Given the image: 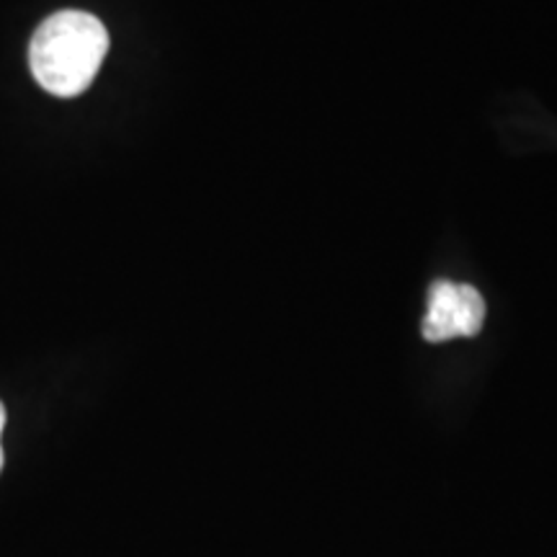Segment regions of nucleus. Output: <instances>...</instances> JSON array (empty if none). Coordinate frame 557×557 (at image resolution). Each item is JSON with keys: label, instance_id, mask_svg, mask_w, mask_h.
I'll return each mask as SVG.
<instances>
[{"label": "nucleus", "instance_id": "obj_2", "mask_svg": "<svg viewBox=\"0 0 557 557\" xmlns=\"http://www.w3.org/2000/svg\"><path fill=\"white\" fill-rule=\"evenodd\" d=\"M485 320V299L470 284L442 278L429 289V310L423 318V338L444 344L451 338L478 336Z\"/></svg>", "mask_w": 557, "mask_h": 557}, {"label": "nucleus", "instance_id": "obj_1", "mask_svg": "<svg viewBox=\"0 0 557 557\" xmlns=\"http://www.w3.org/2000/svg\"><path fill=\"white\" fill-rule=\"evenodd\" d=\"M109 52V32L94 13L58 11L39 24L29 45L34 81L60 99L86 94Z\"/></svg>", "mask_w": 557, "mask_h": 557}, {"label": "nucleus", "instance_id": "obj_3", "mask_svg": "<svg viewBox=\"0 0 557 557\" xmlns=\"http://www.w3.org/2000/svg\"><path fill=\"white\" fill-rule=\"evenodd\" d=\"M3 426H5V408L0 403V436H3ZM0 470H3V447H0Z\"/></svg>", "mask_w": 557, "mask_h": 557}]
</instances>
